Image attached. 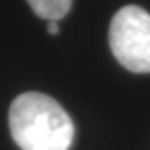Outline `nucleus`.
I'll return each mask as SVG.
<instances>
[{
  "mask_svg": "<svg viewBox=\"0 0 150 150\" xmlns=\"http://www.w3.org/2000/svg\"><path fill=\"white\" fill-rule=\"evenodd\" d=\"M109 44L114 58L132 72H150V13L125 6L112 16Z\"/></svg>",
  "mask_w": 150,
  "mask_h": 150,
  "instance_id": "f03ea898",
  "label": "nucleus"
},
{
  "mask_svg": "<svg viewBox=\"0 0 150 150\" xmlns=\"http://www.w3.org/2000/svg\"><path fill=\"white\" fill-rule=\"evenodd\" d=\"M9 130L22 150H69L74 123L47 94L24 92L9 107Z\"/></svg>",
  "mask_w": 150,
  "mask_h": 150,
  "instance_id": "f257e3e1",
  "label": "nucleus"
},
{
  "mask_svg": "<svg viewBox=\"0 0 150 150\" xmlns=\"http://www.w3.org/2000/svg\"><path fill=\"white\" fill-rule=\"evenodd\" d=\"M27 4L40 18L58 22L71 11L72 0H27Z\"/></svg>",
  "mask_w": 150,
  "mask_h": 150,
  "instance_id": "7ed1b4c3",
  "label": "nucleus"
},
{
  "mask_svg": "<svg viewBox=\"0 0 150 150\" xmlns=\"http://www.w3.org/2000/svg\"><path fill=\"white\" fill-rule=\"evenodd\" d=\"M47 31H49V35H58L60 33V24L54 22V20H51V22H47Z\"/></svg>",
  "mask_w": 150,
  "mask_h": 150,
  "instance_id": "20e7f679",
  "label": "nucleus"
}]
</instances>
